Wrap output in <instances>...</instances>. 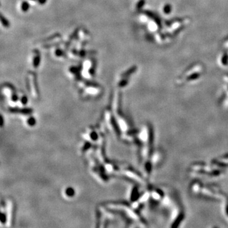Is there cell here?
Masks as SVG:
<instances>
[{
  "label": "cell",
  "mask_w": 228,
  "mask_h": 228,
  "mask_svg": "<svg viewBox=\"0 0 228 228\" xmlns=\"http://www.w3.org/2000/svg\"><path fill=\"white\" fill-rule=\"evenodd\" d=\"M1 23H2L3 26L5 27H9V22L7 20L6 18L3 17V15H1Z\"/></svg>",
  "instance_id": "6da1fadb"
},
{
  "label": "cell",
  "mask_w": 228,
  "mask_h": 228,
  "mask_svg": "<svg viewBox=\"0 0 228 228\" xmlns=\"http://www.w3.org/2000/svg\"><path fill=\"white\" fill-rule=\"evenodd\" d=\"M29 8V5L27 2H24L22 5V9L24 12H27Z\"/></svg>",
  "instance_id": "7a4b0ae2"
}]
</instances>
